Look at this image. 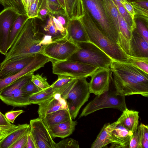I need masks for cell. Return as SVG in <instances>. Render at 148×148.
Returning a JSON list of instances; mask_svg holds the SVG:
<instances>
[{
    "label": "cell",
    "mask_w": 148,
    "mask_h": 148,
    "mask_svg": "<svg viewBox=\"0 0 148 148\" xmlns=\"http://www.w3.org/2000/svg\"><path fill=\"white\" fill-rule=\"evenodd\" d=\"M110 68L116 92L125 97H148V74L126 62L113 61Z\"/></svg>",
    "instance_id": "1"
},
{
    "label": "cell",
    "mask_w": 148,
    "mask_h": 148,
    "mask_svg": "<svg viewBox=\"0 0 148 148\" xmlns=\"http://www.w3.org/2000/svg\"><path fill=\"white\" fill-rule=\"evenodd\" d=\"M36 18H29L27 20L1 63L42 53L45 46L41 44L37 35Z\"/></svg>",
    "instance_id": "2"
},
{
    "label": "cell",
    "mask_w": 148,
    "mask_h": 148,
    "mask_svg": "<svg viewBox=\"0 0 148 148\" xmlns=\"http://www.w3.org/2000/svg\"><path fill=\"white\" fill-rule=\"evenodd\" d=\"M79 19L83 25L89 41L103 50L113 60L127 62L128 57L119 45L112 41L99 28L88 12Z\"/></svg>",
    "instance_id": "3"
},
{
    "label": "cell",
    "mask_w": 148,
    "mask_h": 148,
    "mask_svg": "<svg viewBox=\"0 0 148 148\" xmlns=\"http://www.w3.org/2000/svg\"><path fill=\"white\" fill-rule=\"evenodd\" d=\"M86 78H75L58 89L56 93L66 102L72 119H75L81 107L90 97L88 83Z\"/></svg>",
    "instance_id": "4"
},
{
    "label": "cell",
    "mask_w": 148,
    "mask_h": 148,
    "mask_svg": "<svg viewBox=\"0 0 148 148\" xmlns=\"http://www.w3.org/2000/svg\"><path fill=\"white\" fill-rule=\"evenodd\" d=\"M79 49L66 60L89 64L99 69L110 68L113 59L94 43H76Z\"/></svg>",
    "instance_id": "5"
},
{
    "label": "cell",
    "mask_w": 148,
    "mask_h": 148,
    "mask_svg": "<svg viewBox=\"0 0 148 148\" xmlns=\"http://www.w3.org/2000/svg\"><path fill=\"white\" fill-rule=\"evenodd\" d=\"M82 0L84 9L100 29L112 41L118 44V32L106 11L103 0Z\"/></svg>",
    "instance_id": "6"
},
{
    "label": "cell",
    "mask_w": 148,
    "mask_h": 148,
    "mask_svg": "<svg viewBox=\"0 0 148 148\" xmlns=\"http://www.w3.org/2000/svg\"><path fill=\"white\" fill-rule=\"evenodd\" d=\"M125 96L109 90L97 95L84 107L79 116H85L98 110L106 108L118 109L123 112L127 108Z\"/></svg>",
    "instance_id": "7"
},
{
    "label": "cell",
    "mask_w": 148,
    "mask_h": 148,
    "mask_svg": "<svg viewBox=\"0 0 148 148\" xmlns=\"http://www.w3.org/2000/svg\"><path fill=\"white\" fill-rule=\"evenodd\" d=\"M34 73L24 75L4 88L0 93V99L7 105L15 107H23L30 105L29 96L24 94L21 88L31 80Z\"/></svg>",
    "instance_id": "8"
},
{
    "label": "cell",
    "mask_w": 148,
    "mask_h": 148,
    "mask_svg": "<svg viewBox=\"0 0 148 148\" xmlns=\"http://www.w3.org/2000/svg\"><path fill=\"white\" fill-rule=\"evenodd\" d=\"M51 62L53 74L66 75L76 78L91 77L99 69L91 65L73 61H58L52 60Z\"/></svg>",
    "instance_id": "9"
},
{
    "label": "cell",
    "mask_w": 148,
    "mask_h": 148,
    "mask_svg": "<svg viewBox=\"0 0 148 148\" xmlns=\"http://www.w3.org/2000/svg\"><path fill=\"white\" fill-rule=\"evenodd\" d=\"M79 48L77 44L65 38L45 45L42 53L53 60L64 61Z\"/></svg>",
    "instance_id": "10"
},
{
    "label": "cell",
    "mask_w": 148,
    "mask_h": 148,
    "mask_svg": "<svg viewBox=\"0 0 148 148\" xmlns=\"http://www.w3.org/2000/svg\"><path fill=\"white\" fill-rule=\"evenodd\" d=\"M11 8H5L0 12V53L5 55L10 31L14 23L19 16Z\"/></svg>",
    "instance_id": "11"
},
{
    "label": "cell",
    "mask_w": 148,
    "mask_h": 148,
    "mask_svg": "<svg viewBox=\"0 0 148 148\" xmlns=\"http://www.w3.org/2000/svg\"><path fill=\"white\" fill-rule=\"evenodd\" d=\"M29 125L37 148H55L56 143L41 119L38 117L31 120Z\"/></svg>",
    "instance_id": "12"
},
{
    "label": "cell",
    "mask_w": 148,
    "mask_h": 148,
    "mask_svg": "<svg viewBox=\"0 0 148 148\" xmlns=\"http://www.w3.org/2000/svg\"><path fill=\"white\" fill-rule=\"evenodd\" d=\"M52 60L42 53L36 54L30 63L21 71L12 75L0 79V93L4 88L13 82L24 75L34 73Z\"/></svg>",
    "instance_id": "13"
},
{
    "label": "cell",
    "mask_w": 148,
    "mask_h": 148,
    "mask_svg": "<svg viewBox=\"0 0 148 148\" xmlns=\"http://www.w3.org/2000/svg\"><path fill=\"white\" fill-rule=\"evenodd\" d=\"M112 73L110 68L99 69L91 76L88 83L90 93L97 95L109 90Z\"/></svg>",
    "instance_id": "14"
},
{
    "label": "cell",
    "mask_w": 148,
    "mask_h": 148,
    "mask_svg": "<svg viewBox=\"0 0 148 148\" xmlns=\"http://www.w3.org/2000/svg\"><path fill=\"white\" fill-rule=\"evenodd\" d=\"M35 55L1 63L0 79L5 78L21 71L30 63Z\"/></svg>",
    "instance_id": "15"
},
{
    "label": "cell",
    "mask_w": 148,
    "mask_h": 148,
    "mask_svg": "<svg viewBox=\"0 0 148 148\" xmlns=\"http://www.w3.org/2000/svg\"><path fill=\"white\" fill-rule=\"evenodd\" d=\"M38 105H39L38 112L40 118L58 110H68L65 101L60 94L56 92L49 99Z\"/></svg>",
    "instance_id": "16"
},
{
    "label": "cell",
    "mask_w": 148,
    "mask_h": 148,
    "mask_svg": "<svg viewBox=\"0 0 148 148\" xmlns=\"http://www.w3.org/2000/svg\"><path fill=\"white\" fill-rule=\"evenodd\" d=\"M66 38L77 43L90 42L86 30L79 19L70 20L67 27Z\"/></svg>",
    "instance_id": "17"
},
{
    "label": "cell",
    "mask_w": 148,
    "mask_h": 148,
    "mask_svg": "<svg viewBox=\"0 0 148 148\" xmlns=\"http://www.w3.org/2000/svg\"><path fill=\"white\" fill-rule=\"evenodd\" d=\"M122 121L116 125L112 132V143L110 147H129L133 133L124 127Z\"/></svg>",
    "instance_id": "18"
},
{
    "label": "cell",
    "mask_w": 148,
    "mask_h": 148,
    "mask_svg": "<svg viewBox=\"0 0 148 148\" xmlns=\"http://www.w3.org/2000/svg\"><path fill=\"white\" fill-rule=\"evenodd\" d=\"M124 117V114L123 113L117 121L111 124H105L91 145V148H101L112 143V132L116 125L123 120Z\"/></svg>",
    "instance_id": "19"
},
{
    "label": "cell",
    "mask_w": 148,
    "mask_h": 148,
    "mask_svg": "<svg viewBox=\"0 0 148 148\" xmlns=\"http://www.w3.org/2000/svg\"><path fill=\"white\" fill-rule=\"evenodd\" d=\"M130 47L132 56L148 57V42L141 36L135 29L132 32Z\"/></svg>",
    "instance_id": "20"
},
{
    "label": "cell",
    "mask_w": 148,
    "mask_h": 148,
    "mask_svg": "<svg viewBox=\"0 0 148 148\" xmlns=\"http://www.w3.org/2000/svg\"><path fill=\"white\" fill-rule=\"evenodd\" d=\"M77 121H67L47 127L52 138H64L71 135L77 124Z\"/></svg>",
    "instance_id": "21"
},
{
    "label": "cell",
    "mask_w": 148,
    "mask_h": 148,
    "mask_svg": "<svg viewBox=\"0 0 148 148\" xmlns=\"http://www.w3.org/2000/svg\"><path fill=\"white\" fill-rule=\"evenodd\" d=\"M40 119L47 127L72 120L68 109H62L48 114Z\"/></svg>",
    "instance_id": "22"
},
{
    "label": "cell",
    "mask_w": 148,
    "mask_h": 148,
    "mask_svg": "<svg viewBox=\"0 0 148 148\" xmlns=\"http://www.w3.org/2000/svg\"><path fill=\"white\" fill-rule=\"evenodd\" d=\"M29 129V124L20 125L18 128L0 141V148H10L16 142L28 131Z\"/></svg>",
    "instance_id": "23"
},
{
    "label": "cell",
    "mask_w": 148,
    "mask_h": 148,
    "mask_svg": "<svg viewBox=\"0 0 148 148\" xmlns=\"http://www.w3.org/2000/svg\"><path fill=\"white\" fill-rule=\"evenodd\" d=\"M66 15L69 20L79 19L85 14L82 0H64Z\"/></svg>",
    "instance_id": "24"
},
{
    "label": "cell",
    "mask_w": 148,
    "mask_h": 148,
    "mask_svg": "<svg viewBox=\"0 0 148 148\" xmlns=\"http://www.w3.org/2000/svg\"><path fill=\"white\" fill-rule=\"evenodd\" d=\"M29 17L27 14H20L11 28L8 43V49H10L14 43L22 28Z\"/></svg>",
    "instance_id": "25"
},
{
    "label": "cell",
    "mask_w": 148,
    "mask_h": 148,
    "mask_svg": "<svg viewBox=\"0 0 148 148\" xmlns=\"http://www.w3.org/2000/svg\"><path fill=\"white\" fill-rule=\"evenodd\" d=\"M123 113L124 117L122 123L124 127L133 133L136 131L138 124L139 112L129 110L127 108Z\"/></svg>",
    "instance_id": "26"
},
{
    "label": "cell",
    "mask_w": 148,
    "mask_h": 148,
    "mask_svg": "<svg viewBox=\"0 0 148 148\" xmlns=\"http://www.w3.org/2000/svg\"><path fill=\"white\" fill-rule=\"evenodd\" d=\"M57 90L50 85L49 88L30 96L28 99V102L30 105L38 104L51 97L56 93Z\"/></svg>",
    "instance_id": "27"
},
{
    "label": "cell",
    "mask_w": 148,
    "mask_h": 148,
    "mask_svg": "<svg viewBox=\"0 0 148 148\" xmlns=\"http://www.w3.org/2000/svg\"><path fill=\"white\" fill-rule=\"evenodd\" d=\"M103 1L106 11L112 20L118 32L119 12L113 0H103Z\"/></svg>",
    "instance_id": "28"
},
{
    "label": "cell",
    "mask_w": 148,
    "mask_h": 148,
    "mask_svg": "<svg viewBox=\"0 0 148 148\" xmlns=\"http://www.w3.org/2000/svg\"><path fill=\"white\" fill-rule=\"evenodd\" d=\"M0 3L4 9L11 8L20 14H27L22 0H0Z\"/></svg>",
    "instance_id": "29"
},
{
    "label": "cell",
    "mask_w": 148,
    "mask_h": 148,
    "mask_svg": "<svg viewBox=\"0 0 148 148\" xmlns=\"http://www.w3.org/2000/svg\"><path fill=\"white\" fill-rule=\"evenodd\" d=\"M127 62L148 74V57H136L128 55Z\"/></svg>",
    "instance_id": "30"
},
{
    "label": "cell",
    "mask_w": 148,
    "mask_h": 148,
    "mask_svg": "<svg viewBox=\"0 0 148 148\" xmlns=\"http://www.w3.org/2000/svg\"><path fill=\"white\" fill-rule=\"evenodd\" d=\"M135 29L148 42V21L134 18Z\"/></svg>",
    "instance_id": "31"
},
{
    "label": "cell",
    "mask_w": 148,
    "mask_h": 148,
    "mask_svg": "<svg viewBox=\"0 0 148 148\" xmlns=\"http://www.w3.org/2000/svg\"><path fill=\"white\" fill-rule=\"evenodd\" d=\"M116 5L119 12L127 23L132 31L135 27L134 21L127 12L125 8L120 2L113 0Z\"/></svg>",
    "instance_id": "32"
},
{
    "label": "cell",
    "mask_w": 148,
    "mask_h": 148,
    "mask_svg": "<svg viewBox=\"0 0 148 148\" xmlns=\"http://www.w3.org/2000/svg\"><path fill=\"white\" fill-rule=\"evenodd\" d=\"M79 143L71 138L64 139L59 143H56L55 148H79Z\"/></svg>",
    "instance_id": "33"
},
{
    "label": "cell",
    "mask_w": 148,
    "mask_h": 148,
    "mask_svg": "<svg viewBox=\"0 0 148 148\" xmlns=\"http://www.w3.org/2000/svg\"><path fill=\"white\" fill-rule=\"evenodd\" d=\"M41 0H31L27 9L26 14L29 18H37Z\"/></svg>",
    "instance_id": "34"
},
{
    "label": "cell",
    "mask_w": 148,
    "mask_h": 148,
    "mask_svg": "<svg viewBox=\"0 0 148 148\" xmlns=\"http://www.w3.org/2000/svg\"><path fill=\"white\" fill-rule=\"evenodd\" d=\"M31 81L42 90L46 89L50 86L47 82L46 77H43L42 75L33 74L32 77Z\"/></svg>",
    "instance_id": "35"
},
{
    "label": "cell",
    "mask_w": 148,
    "mask_h": 148,
    "mask_svg": "<svg viewBox=\"0 0 148 148\" xmlns=\"http://www.w3.org/2000/svg\"><path fill=\"white\" fill-rule=\"evenodd\" d=\"M58 79L51 86L53 88L58 89L64 86L75 78L71 76L63 75H58Z\"/></svg>",
    "instance_id": "36"
},
{
    "label": "cell",
    "mask_w": 148,
    "mask_h": 148,
    "mask_svg": "<svg viewBox=\"0 0 148 148\" xmlns=\"http://www.w3.org/2000/svg\"><path fill=\"white\" fill-rule=\"evenodd\" d=\"M21 90L24 94L30 96L42 90L31 80L24 85L21 88Z\"/></svg>",
    "instance_id": "37"
},
{
    "label": "cell",
    "mask_w": 148,
    "mask_h": 148,
    "mask_svg": "<svg viewBox=\"0 0 148 148\" xmlns=\"http://www.w3.org/2000/svg\"><path fill=\"white\" fill-rule=\"evenodd\" d=\"M129 147L130 148H142L141 138L139 130L134 132L130 140Z\"/></svg>",
    "instance_id": "38"
},
{
    "label": "cell",
    "mask_w": 148,
    "mask_h": 148,
    "mask_svg": "<svg viewBox=\"0 0 148 148\" xmlns=\"http://www.w3.org/2000/svg\"><path fill=\"white\" fill-rule=\"evenodd\" d=\"M50 12L46 7L45 0H41L37 18L44 21Z\"/></svg>",
    "instance_id": "39"
},
{
    "label": "cell",
    "mask_w": 148,
    "mask_h": 148,
    "mask_svg": "<svg viewBox=\"0 0 148 148\" xmlns=\"http://www.w3.org/2000/svg\"><path fill=\"white\" fill-rule=\"evenodd\" d=\"M46 7L50 13L52 14H60L66 16L65 10L62 7L51 4L45 0Z\"/></svg>",
    "instance_id": "40"
},
{
    "label": "cell",
    "mask_w": 148,
    "mask_h": 148,
    "mask_svg": "<svg viewBox=\"0 0 148 148\" xmlns=\"http://www.w3.org/2000/svg\"><path fill=\"white\" fill-rule=\"evenodd\" d=\"M19 125H16L13 124L0 126V141L12 131L18 128Z\"/></svg>",
    "instance_id": "41"
},
{
    "label": "cell",
    "mask_w": 148,
    "mask_h": 148,
    "mask_svg": "<svg viewBox=\"0 0 148 148\" xmlns=\"http://www.w3.org/2000/svg\"><path fill=\"white\" fill-rule=\"evenodd\" d=\"M29 130L16 142L10 148H26L27 134Z\"/></svg>",
    "instance_id": "42"
},
{
    "label": "cell",
    "mask_w": 148,
    "mask_h": 148,
    "mask_svg": "<svg viewBox=\"0 0 148 148\" xmlns=\"http://www.w3.org/2000/svg\"><path fill=\"white\" fill-rule=\"evenodd\" d=\"M24 112V111L22 110L11 111L6 112L5 116L9 121L13 123L16 118Z\"/></svg>",
    "instance_id": "43"
},
{
    "label": "cell",
    "mask_w": 148,
    "mask_h": 148,
    "mask_svg": "<svg viewBox=\"0 0 148 148\" xmlns=\"http://www.w3.org/2000/svg\"><path fill=\"white\" fill-rule=\"evenodd\" d=\"M50 13L52 15V19L57 28L62 35L64 38H66L67 35V29L64 27L54 16Z\"/></svg>",
    "instance_id": "44"
},
{
    "label": "cell",
    "mask_w": 148,
    "mask_h": 148,
    "mask_svg": "<svg viewBox=\"0 0 148 148\" xmlns=\"http://www.w3.org/2000/svg\"><path fill=\"white\" fill-rule=\"evenodd\" d=\"M121 3L134 21L136 14L132 5L127 0H123Z\"/></svg>",
    "instance_id": "45"
},
{
    "label": "cell",
    "mask_w": 148,
    "mask_h": 148,
    "mask_svg": "<svg viewBox=\"0 0 148 148\" xmlns=\"http://www.w3.org/2000/svg\"><path fill=\"white\" fill-rule=\"evenodd\" d=\"M141 138V141L148 140V125L141 123L138 127Z\"/></svg>",
    "instance_id": "46"
},
{
    "label": "cell",
    "mask_w": 148,
    "mask_h": 148,
    "mask_svg": "<svg viewBox=\"0 0 148 148\" xmlns=\"http://www.w3.org/2000/svg\"><path fill=\"white\" fill-rule=\"evenodd\" d=\"M132 5L136 14L142 16L143 17L148 20V10L134 3H131Z\"/></svg>",
    "instance_id": "47"
},
{
    "label": "cell",
    "mask_w": 148,
    "mask_h": 148,
    "mask_svg": "<svg viewBox=\"0 0 148 148\" xmlns=\"http://www.w3.org/2000/svg\"><path fill=\"white\" fill-rule=\"evenodd\" d=\"M67 29L69 20L66 16L60 14H52Z\"/></svg>",
    "instance_id": "48"
},
{
    "label": "cell",
    "mask_w": 148,
    "mask_h": 148,
    "mask_svg": "<svg viewBox=\"0 0 148 148\" xmlns=\"http://www.w3.org/2000/svg\"><path fill=\"white\" fill-rule=\"evenodd\" d=\"M26 148H37L34 140L30 133L29 129L27 134Z\"/></svg>",
    "instance_id": "49"
},
{
    "label": "cell",
    "mask_w": 148,
    "mask_h": 148,
    "mask_svg": "<svg viewBox=\"0 0 148 148\" xmlns=\"http://www.w3.org/2000/svg\"><path fill=\"white\" fill-rule=\"evenodd\" d=\"M130 3H134L138 6L148 10V0H139Z\"/></svg>",
    "instance_id": "50"
},
{
    "label": "cell",
    "mask_w": 148,
    "mask_h": 148,
    "mask_svg": "<svg viewBox=\"0 0 148 148\" xmlns=\"http://www.w3.org/2000/svg\"><path fill=\"white\" fill-rule=\"evenodd\" d=\"M3 114L0 111V126H5L11 125Z\"/></svg>",
    "instance_id": "51"
},
{
    "label": "cell",
    "mask_w": 148,
    "mask_h": 148,
    "mask_svg": "<svg viewBox=\"0 0 148 148\" xmlns=\"http://www.w3.org/2000/svg\"><path fill=\"white\" fill-rule=\"evenodd\" d=\"M31 0H23V3L24 6L25 10L26 11L28 7Z\"/></svg>",
    "instance_id": "52"
},
{
    "label": "cell",
    "mask_w": 148,
    "mask_h": 148,
    "mask_svg": "<svg viewBox=\"0 0 148 148\" xmlns=\"http://www.w3.org/2000/svg\"><path fill=\"white\" fill-rule=\"evenodd\" d=\"M47 1L51 4L62 7L58 0H47Z\"/></svg>",
    "instance_id": "53"
},
{
    "label": "cell",
    "mask_w": 148,
    "mask_h": 148,
    "mask_svg": "<svg viewBox=\"0 0 148 148\" xmlns=\"http://www.w3.org/2000/svg\"><path fill=\"white\" fill-rule=\"evenodd\" d=\"M141 144L142 148H148V140H143L141 141Z\"/></svg>",
    "instance_id": "54"
},
{
    "label": "cell",
    "mask_w": 148,
    "mask_h": 148,
    "mask_svg": "<svg viewBox=\"0 0 148 148\" xmlns=\"http://www.w3.org/2000/svg\"><path fill=\"white\" fill-rule=\"evenodd\" d=\"M62 7L65 10L66 9L65 4L64 0H58Z\"/></svg>",
    "instance_id": "55"
},
{
    "label": "cell",
    "mask_w": 148,
    "mask_h": 148,
    "mask_svg": "<svg viewBox=\"0 0 148 148\" xmlns=\"http://www.w3.org/2000/svg\"><path fill=\"white\" fill-rule=\"evenodd\" d=\"M127 1H128V2L131 3L133 2H134L138 0H127Z\"/></svg>",
    "instance_id": "56"
},
{
    "label": "cell",
    "mask_w": 148,
    "mask_h": 148,
    "mask_svg": "<svg viewBox=\"0 0 148 148\" xmlns=\"http://www.w3.org/2000/svg\"><path fill=\"white\" fill-rule=\"evenodd\" d=\"M114 0L116 1H117V2H120L121 3V2H122V1H123V0Z\"/></svg>",
    "instance_id": "57"
},
{
    "label": "cell",
    "mask_w": 148,
    "mask_h": 148,
    "mask_svg": "<svg viewBox=\"0 0 148 148\" xmlns=\"http://www.w3.org/2000/svg\"><path fill=\"white\" fill-rule=\"evenodd\" d=\"M22 2H23V1H22Z\"/></svg>",
    "instance_id": "58"
}]
</instances>
